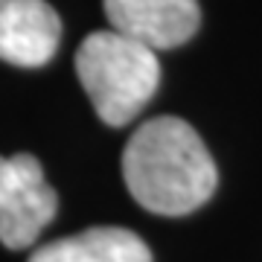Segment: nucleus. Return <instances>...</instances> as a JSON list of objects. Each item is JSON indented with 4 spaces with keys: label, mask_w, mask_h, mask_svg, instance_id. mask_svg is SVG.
Here are the masks:
<instances>
[{
    "label": "nucleus",
    "mask_w": 262,
    "mask_h": 262,
    "mask_svg": "<svg viewBox=\"0 0 262 262\" xmlns=\"http://www.w3.org/2000/svg\"><path fill=\"white\" fill-rule=\"evenodd\" d=\"M76 76L105 125H128L158 91V53L137 41L102 29L76 50Z\"/></svg>",
    "instance_id": "obj_2"
},
{
    "label": "nucleus",
    "mask_w": 262,
    "mask_h": 262,
    "mask_svg": "<svg viewBox=\"0 0 262 262\" xmlns=\"http://www.w3.org/2000/svg\"><path fill=\"white\" fill-rule=\"evenodd\" d=\"M58 195L32 155L0 158V242L24 251L56 219Z\"/></svg>",
    "instance_id": "obj_3"
},
{
    "label": "nucleus",
    "mask_w": 262,
    "mask_h": 262,
    "mask_svg": "<svg viewBox=\"0 0 262 262\" xmlns=\"http://www.w3.org/2000/svg\"><path fill=\"white\" fill-rule=\"evenodd\" d=\"M122 178L149 213L187 215L210 201L219 169L198 131L181 117H155L122 149Z\"/></svg>",
    "instance_id": "obj_1"
},
{
    "label": "nucleus",
    "mask_w": 262,
    "mask_h": 262,
    "mask_svg": "<svg viewBox=\"0 0 262 262\" xmlns=\"http://www.w3.org/2000/svg\"><path fill=\"white\" fill-rule=\"evenodd\" d=\"M27 262H151V251L134 230L88 227L38 248Z\"/></svg>",
    "instance_id": "obj_6"
},
{
    "label": "nucleus",
    "mask_w": 262,
    "mask_h": 262,
    "mask_svg": "<svg viewBox=\"0 0 262 262\" xmlns=\"http://www.w3.org/2000/svg\"><path fill=\"white\" fill-rule=\"evenodd\" d=\"M114 32L149 50L187 44L201 27L198 0H102Z\"/></svg>",
    "instance_id": "obj_4"
},
{
    "label": "nucleus",
    "mask_w": 262,
    "mask_h": 262,
    "mask_svg": "<svg viewBox=\"0 0 262 262\" xmlns=\"http://www.w3.org/2000/svg\"><path fill=\"white\" fill-rule=\"evenodd\" d=\"M61 41V20L47 0H0V61L44 67Z\"/></svg>",
    "instance_id": "obj_5"
}]
</instances>
